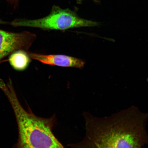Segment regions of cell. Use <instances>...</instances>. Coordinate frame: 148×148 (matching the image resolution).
Returning a JSON list of instances; mask_svg holds the SVG:
<instances>
[{"mask_svg":"<svg viewBox=\"0 0 148 148\" xmlns=\"http://www.w3.org/2000/svg\"><path fill=\"white\" fill-rule=\"evenodd\" d=\"M86 133L79 143L69 144L72 148H142L148 145V112L131 106L110 116L97 117L83 114Z\"/></svg>","mask_w":148,"mask_h":148,"instance_id":"6da1fadb","label":"cell"},{"mask_svg":"<svg viewBox=\"0 0 148 148\" xmlns=\"http://www.w3.org/2000/svg\"><path fill=\"white\" fill-rule=\"evenodd\" d=\"M12 105L16 116L18 136L13 148H64L53 132L55 114L45 118L36 116L31 109L25 110L20 103L12 81L0 86Z\"/></svg>","mask_w":148,"mask_h":148,"instance_id":"7a4b0ae2","label":"cell"},{"mask_svg":"<svg viewBox=\"0 0 148 148\" xmlns=\"http://www.w3.org/2000/svg\"><path fill=\"white\" fill-rule=\"evenodd\" d=\"M14 27L38 28L44 30H65L70 29L98 26L99 23L84 19L69 8L53 5L51 12L45 17L36 19H17L9 23Z\"/></svg>","mask_w":148,"mask_h":148,"instance_id":"3957f363","label":"cell"},{"mask_svg":"<svg viewBox=\"0 0 148 148\" xmlns=\"http://www.w3.org/2000/svg\"><path fill=\"white\" fill-rule=\"evenodd\" d=\"M36 38V34L28 31L14 33L0 29V64L14 51H27Z\"/></svg>","mask_w":148,"mask_h":148,"instance_id":"277c9868","label":"cell"},{"mask_svg":"<svg viewBox=\"0 0 148 148\" xmlns=\"http://www.w3.org/2000/svg\"><path fill=\"white\" fill-rule=\"evenodd\" d=\"M31 59L43 63L64 67H73L82 69L85 62L79 58L63 55H42L28 51Z\"/></svg>","mask_w":148,"mask_h":148,"instance_id":"5b68a950","label":"cell"},{"mask_svg":"<svg viewBox=\"0 0 148 148\" xmlns=\"http://www.w3.org/2000/svg\"><path fill=\"white\" fill-rule=\"evenodd\" d=\"M8 61L14 69L22 71L26 69L30 64L31 60L28 51L20 50L9 55Z\"/></svg>","mask_w":148,"mask_h":148,"instance_id":"8992f818","label":"cell"},{"mask_svg":"<svg viewBox=\"0 0 148 148\" xmlns=\"http://www.w3.org/2000/svg\"><path fill=\"white\" fill-rule=\"evenodd\" d=\"M6 1L8 3H10L11 4L13 5L14 8H15L18 6L19 0H6Z\"/></svg>","mask_w":148,"mask_h":148,"instance_id":"52a82bcc","label":"cell"},{"mask_svg":"<svg viewBox=\"0 0 148 148\" xmlns=\"http://www.w3.org/2000/svg\"><path fill=\"white\" fill-rule=\"evenodd\" d=\"M75 1L77 4L80 5L82 4L83 0H75ZM93 1L97 2L98 0H93Z\"/></svg>","mask_w":148,"mask_h":148,"instance_id":"ba28073f","label":"cell"},{"mask_svg":"<svg viewBox=\"0 0 148 148\" xmlns=\"http://www.w3.org/2000/svg\"><path fill=\"white\" fill-rule=\"evenodd\" d=\"M147 81L148 82V79H147Z\"/></svg>","mask_w":148,"mask_h":148,"instance_id":"9c48e42d","label":"cell"}]
</instances>
